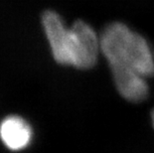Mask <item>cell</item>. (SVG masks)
<instances>
[{"instance_id": "5b68a950", "label": "cell", "mask_w": 154, "mask_h": 153, "mask_svg": "<svg viewBox=\"0 0 154 153\" xmlns=\"http://www.w3.org/2000/svg\"><path fill=\"white\" fill-rule=\"evenodd\" d=\"M150 118H151V124H152L153 128H154V109H152V112H151V115H150Z\"/></svg>"}, {"instance_id": "277c9868", "label": "cell", "mask_w": 154, "mask_h": 153, "mask_svg": "<svg viewBox=\"0 0 154 153\" xmlns=\"http://www.w3.org/2000/svg\"><path fill=\"white\" fill-rule=\"evenodd\" d=\"M33 130L18 115H9L0 122V140L11 151H21L30 144Z\"/></svg>"}, {"instance_id": "3957f363", "label": "cell", "mask_w": 154, "mask_h": 153, "mask_svg": "<svg viewBox=\"0 0 154 153\" xmlns=\"http://www.w3.org/2000/svg\"><path fill=\"white\" fill-rule=\"evenodd\" d=\"M116 90L129 103H141L149 94L147 78L136 72L127 70H111Z\"/></svg>"}, {"instance_id": "6da1fadb", "label": "cell", "mask_w": 154, "mask_h": 153, "mask_svg": "<svg viewBox=\"0 0 154 153\" xmlns=\"http://www.w3.org/2000/svg\"><path fill=\"white\" fill-rule=\"evenodd\" d=\"M42 26L57 63L80 70L97 64L101 54L100 35L88 23L78 20L68 27L57 12L47 10L42 15Z\"/></svg>"}, {"instance_id": "7a4b0ae2", "label": "cell", "mask_w": 154, "mask_h": 153, "mask_svg": "<svg viewBox=\"0 0 154 153\" xmlns=\"http://www.w3.org/2000/svg\"><path fill=\"white\" fill-rule=\"evenodd\" d=\"M100 35L101 55L110 70L136 72L147 79L154 76V52L149 42L122 22H112Z\"/></svg>"}]
</instances>
